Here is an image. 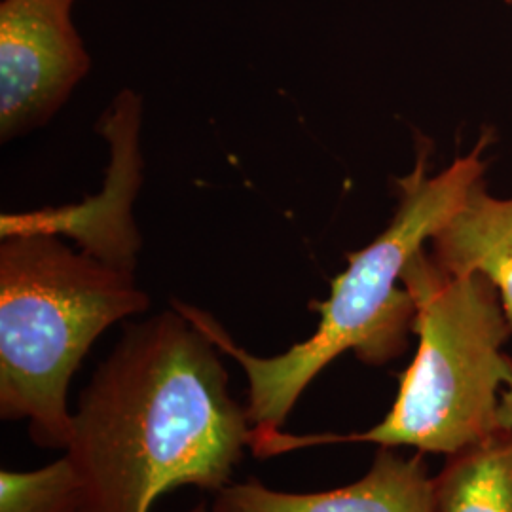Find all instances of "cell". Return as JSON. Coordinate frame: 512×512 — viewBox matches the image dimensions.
Segmentation results:
<instances>
[{
    "label": "cell",
    "mask_w": 512,
    "mask_h": 512,
    "mask_svg": "<svg viewBox=\"0 0 512 512\" xmlns=\"http://www.w3.org/2000/svg\"><path fill=\"white\" fill-rule=\"evenodd\" d=\"M219 351L175 306L126 325L74 412L80 512H150L175 488L230 484L253 425Z\"/></svg>",
    "instance_id": "1"
},
{
    "label": "cell",
    "mask_w": 512,
    "mask_h": 512,
    "mask_svg": "<svg viewBox=\"0 0 512 512\" xmlns=\"http://www.w3.org/2000/svg\"><path fill=\"white\" fill-rule=\"evenodd\" d=\"M480 141L467 156L429 177L421 150L414 171L399 181V207L384 232L365 249L348 256V268L330 285V296L311 302L321 315L308 340L274 355L258 357L238 346L217 319L175 300L173 306L234 357L247 376V418L251 440L279 433L294 404L319 372L346 351L366 365H385L408 346L414 332V300L399 289L410 258L427 247L452 219L484 175Z\"/></svg>",
    "instance_id": "2"
},
{
    "label": "cell",
    "mask_w": 512,
    "mask_h": 512,
    "mask_svg": "<svg viewBox=\"0 0 512 512\" xmlns=\"http://www.w3.org/2000/svg\"><path fill=\"white\" fill-rule=\"evenodd\" d=\"M401 283L414 300L420 344L384 420L346 437L279 431L251 442L255 456L327 442L412 446L421 454L452 456L499 429L501 395L512 385V357L503 351L512 327L497 289L482 275L446 272L425 247L410 258Z\"/></svg>",
    "instance_id": "3"
},
{
    "label": "cell",
    "mask_w": 512,
    "mask_h": 512,
    "mask_svg": "<svg viewBox=\"0 0 512 512\" xmlns=\"http://www.w3.org/2000/svg\"><path fill=\"white\" fill-rule=\"evenodd\" d=\"M148 306L135 272L73 251L59 236L2 238L0 418L25 420L38 446L67 450L76 368L105 330Z\"/></svg>",
    "instance_id": "4"
},
{
    "label": "cell",
    "mask_w": 512,
    "mask_h": 512,
    "mask_svg": "<svg viewBox=\"0 0 512 512\" xmlns=\"http://www.w3.org/2000/svg\"><path fill=\"white\" fill-rule=\"evenodd\" d=\"M74 2L2 0V141L48 124L90 73V55L71 18Z\"/></svg>",
    "instance_id": "5"
},
{
    "label": "cell",
    "mask_w": 512,
    "mask_h": 512,
    "mask_svg": "<svg viewBox=\"0 0 512 512\" xmlns=\"http://www.w3.org/2000/svg\"><path fill=\"white\" fill-rule=\"evenodd\" d=\"M143 101L133 90L118 93L99 129L107 137L110 165L105 190L88 202L69 207H46L19 215H2L0 236L52 234L73 238L80 251L110 266L135 272L141 236L133 220V200L141 186V129Z\"/></svg>",
    "instance_id": "6"
},
{
    "label": "cell",
    "mask_w": 512,
    "mask_h": 512,
    "mask_svg": "<svg viewBox=\"0 0 512 512\" xmlns=\"http://www.w3.org/2000/svg\"><path fill=\"white\" fill-rule=\"evenodd\" d=\"M213 512H433V478L421 452L403 458L380 446L368 473L344 488L289 494L249 478L219 490Z\"/></svg>",
    "instance_id": "7"
},
{
    "label": "cell",
    "mask_w": 512,
    "mask_h": 512,
    "mask_svg": "<svg viewBox=\"0 0 512 512\" xmlns=\"http://www.w3.org/2000/svg\"><path fill=\"white\" fill-rule=\"evenodd\" d=\"M429 245L446 272L486 277L501 296L512 327V198H494L482 181L476 183Z\"/></svg>",
    "instance_id": "8"
},
{
    "label": "cell",
    "mask_w": 512,
    "mask_h": 512,
    "mask_svg": "<svg viewBox=\"0 0 512 512\" xmlns=\"http://www.w3.org/2000/svg\"><path fill=\"white\" fill-rule=\"evenodd\" d=\"M433 512H512V431L448 456L433 478Z\"/></svg>",
    "instance_id": "9"
},
{
    "label": "cell",
    "mask_w": 512,
    "mask_h": 512,
    "mask_svg": "<svg viewBox=\"0 0 512 512\" xmlns=\"http://www.w3.org/2000/svg\"><path fill=\"white\" fill-rule=\"evenodd\" d=\"M82 494L67 456L27 473H0V512H80Z\"/></svg>",
    "instance_id": "10"
},
{
    "label": "cell",
    "mask_w": 512,
    "mask_h": 512,
    "mask_svg": "<svg viewBox=\"0 0 512 512\" xmlns=\"http://www.w3.org/2000/svg\"><path fill=\"white\" fill-rule=\"evenodd\" d=\"M497 421H499V427H501V429L512 431V385H509V387L503 391V395H501Z\"/></svg>",
    "instance_id": "11"
},
{
    "label": "cell",
    "mask_w": 512,
    "mask_h": 512,
    "mask_svg": "<svg viewBox=\"0 0 512 512\" xmlns=\"http://www.w3.org/2000/svg\"><path fill=\"white\" fill-rule=\"evenodd\" d=\"M507 2H509V4H512V0H507Z\"/></svg>",
    "instance_id": "12"
}]
</instances>
